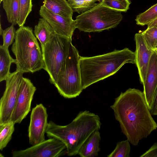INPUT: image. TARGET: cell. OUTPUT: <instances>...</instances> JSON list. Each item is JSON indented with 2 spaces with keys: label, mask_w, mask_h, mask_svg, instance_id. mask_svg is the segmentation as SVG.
Segmentation results:
<instances>
[{
  "label": "cell",
  "mask_w": 157,
  "mask_h": 157,
  "mask_svg": "<svg viewBox=\"0 0 157 157\" xmlns=\"http://www.w3.org/2000/svg\"><path fill=\"white\" fill-rule=\"evenodd\" d=\"M16 59L10 55L8 49L2 45L0 46V82L6 80L10 74V68L12 63H15Z\"/></svg>",
  "instance_id": "18"
},
{
  "label": "cell",
  "mask_w": 157,
  "mask_h": 157,
  "mask_svg": "<svg viewBox=\"0 0 157 157\" xmlns=\"http://www.w3.org/2000/svg\"><path fill=\"white\" fill-rule=\"evenodd\" d=\"M14 25L12 24L10 26L3 30L0 34L2 35L3 40L2 45L6 48L13 43L15 39L16 30L14 27Z\"/></svg>",
  "instance_id": "27"
},
{
  "label": "cell",
  "mask_w": 157,
  "mask_h": 157,
  "mask_svg": "<svg viewBox=\"0 0 157 157\" xmlns=\"http://www.w3.org/2000/svg\"><path fill=\"white\" fill-rule=\"evenodd\" d=\"M130 151L129 142L127 140L118 142L114 150L107 157H129Z\"/></svg>",
  "instance_id": "24"
},
{
  "label": "cell",
  "mask_w": 157,
  "mask_h": 157,
  "mask_svg": "<svg viewBox=\"0 0 157 157\" xmlns=\"http://www.w3.org/2000/svg\"><path fill=\"white\" fill-rule=\"evenodd\" d=\"M80 57L78 50L71 43L68 56L54 84L59 94L65 98H75L83 90L79 65Z\"/></svg>",
  "instance_id": "6"
},
{
  "label": "cell",
  "mask_w": 157,
  "mask_h": 157,
  "mask_svg": "<svg viewBox=\"0 0 157 157\" xmlns=\"http://www.w3.org/2000/svg\"><path fill=\"white\" fill-rule=\"evenodd\" d=\"M142 33L147 45L154 50L155 44L157 41V27L147 28Z\"/></svg>",
  "instance_id": "26"
},
{
  "label": "cell",
  "mask_w": 157,
  "mask_h": 157,
  "mask_svg": "<svg viewBox=\"0 0 157 157\" xmlns=\"http://www.w3.org/2000/svg\"><path fill=\"white\" fill-rule=\"evenodd\" d=\"M101 125L98 115L85 110L79 112L66 125H59L50 121L45 132L48 137L57 139L65 144L68 156H75L86 139L95 130L99 129Z\"/></svg>",
  "instance_id": "2"
},
{
  "label": "cell",
  "mask_w": 157,
  "mask_h": 157,
  "mask_svg": "<svg viewBox=\"0 0 157 157\" xmlns=\"http://www.w3.org/2000/svg\"><path fill=\"white\" fill-rule=\"evenodd\" d=\"M157 26V25H156V26Z\"/></svg>",
  "instance_id": "34"
},
{
  "label": "cell",
  "mask_w": 157,
  "mask_h": 157,
  "mask_svg": "<svg viewBox=\"0 0 157 157\" xmlns=\"http://www.w3.org/2000/svg\"><path fill=\"white\" fill-rule=\"evenodd\" d=\"M2 0H0V3H1V2H2Z\"/></svg>",
  "instance_id": "32"
},
{
  "label": "cell",
  "mask_w": 157,
  "mask_h": 157,
  "mask_svg": "<svg viewBox=\"0 0 157 157\" xmlns=\"http://www.w3.org/2000/svg\"><path fill=\"white\" fill-rule=\"evenodd\" d=\"M157 25V18L147 25V28H150Z\"/></svg>",
  "instance_id": "30"
},
{
  "label": "cell",
  "mask_w": 157,
  "mask_h": 157,
  "mask_svg": "<svg viewBox=\"0 0 157 157\" xmlns=\"http://www.w3.org/2000/svg\"><path fill=\"white\" fill-rule=\"evenodd\" d=\"M110 108L122 132L134 146L137 145L157 128L143 92L139 90L129 88L121 92Z\"/></svg>",
  "instance_id": "1"
},
{
  "label": "cell",
  "mask_w": 157,
  "mask_h": 157,
  "mask_svg": "<svg viewBox=\"0 0 157 157\" xmlns=\"http://www.w3.org/2000/svg\"><path fill=\"white\" fill-rule=\"evenodd\" d=\"M140 157H157V143H154L147 151Z\"/></svg>",
  "instance_id": "28"
},
{
  "label": "cell",
  "mask_w": 157,
  "mask_h": 157,
  "mask_svg": "<svg viewBox=\"0 0 157 157\" xmlns=\"http://www.w3.org/2000/svg\"><path fill=\"white\" fill-rule=\"evenodd\" d=\"M43 5L52 12L66 17H72L73 11L66 0H43Z\"/></svg>",
  "instance_id": "17"
},
{
  "label": "cell",
  "mask_w": 157,
  "mask_h": 157,
  "mask_svg": "<svg viewBox=\"0 0 157 157\" xmlns=\"http://www.w3.org/2000/svg\"><path fill=\"white\" fill-rule=\"evenodd\" d=\"M2 2L8 22L14 25L17 24L19 0H2Z\"/></svg>",
  "instance_id": "19"
},
{
  "label": "cell",
  "mask_w": 157,
  "mask_h": 157,
  "mask_svg": "<svg viewBox=\"0 0 157 157\" xmlns=\"http://www.w3.org/2000/svg\"><path fill=\"white\" fill-rule=\"evenodd\" d=\"M71 38L56 33L45 45L41 46L44 67L48 73L49 81L54 84L61 67L69 53Z\"/></svg>",
  "instance_id": "7"
},
{
  "label": "cell",
  "mask_w": 157,
  "mask_h": 157,
  "mask_svg": "<svg viewBox=\"0 0 157 157\" xmlns=\"http://www.w3.org/2000/svg\"><path fill=\"white\" fill-rule=\"evenodd\" d=\"M74 12L79 14L84 13L95 6L98 0H66Z\"/></svg>",
  "instance_id": "23"
},
{
  "label": "cell",
  "mask_w": 157,
  "mask_h": 157,
  "mask_svg": "<svg viewBox=\"0 0 157 157\" xmlns=\"http://www.w3.org/2000/svg\"><path fill=\"white\" fill-rule=\"evenodd\" d=\"M154 50L155 51H157V41L155 44Z\"/></svg>",
  "instance_id": "31"
},
{
  "label": "cell",
  "mask_w": 157,
  "mask_h": 157,
  "mask_svg": "<svg viewBox=\"0 0 157 157\" xmlns=\"http://www.w3.org/2000/svg\"><path fill=\"white\" fill-rule=\"evenodd\" d=\"M33 33L41 46L45 45L56 34L50 25L42 18H39L37 24L35 25Z\"/></svg>",
  "instance_id": "16"
},
{
  "label": "cell",
  "mask_w": 157,
  "mask_h": 157,
  "mask_svg": "<svg viewBox=\"0 0 157 157\" xmlns=\"http://www.w3.org/2000/svg\"><path fill=\"white\" fill-rule=\"evenodd\" d=\"M100 2L109 8L125 12L129 9L131 3L129 0H101Z\"/></svg>",
  "instance_id": "25"
},
{
  "label": "cell",
  "mask_w": 157,
  "mask_h": 157,
  "mask_svg": "<svg viewBox=\"0 0 157 157\" xmlns=\"http://www.w3.org/2000/svg\"><path fill=\"white\" fill-rule=\"evenodd\" d=\"M156 18L157 3L137 15L135 20L137 25L144 26L148 25Z\"/></svg>",
  "instance_id": "21"
},
{
  "label": "cell",
  "mask_w": 157,
  "mask_h": 157,
  "mask_svg": "<svg viewBox=\"0 0 157 157\" xmlns=\"http://www.w3.org/2000/svg\"><path fill=\"white\" fill-rule=\"evenodd\" d=\"M143 86V92L146 102L151 111L157 89V54L155 51L154 52L150 59Z\"/></svg>",
  "instance_id": "14"
},
{
  "label": "cell",
  "mask_w": 157,
  "mask_h": 157,
  "mask_svg": "<svg viewBox=\"0 0 157 157\" xmlns=\"http://www.w3.org/2000/svg\"><path fill=\"white\" fill-rule=\"evenodd\" d=\"M36 88L28 78L23 77L18 88L17 97L11 121L20 123L31 110L33 96Z\"/></svg>",
  "instance_id": "10"
},
{
  "label": "cell",
  "mask_w": 157,
  "mask_h": 157,
  "mask_svg": "<svg viewBox=\"0 0 157 157\" xmlns=\"http://www.w3.org/2000/svg\"><path fill=\"white\" fill-rule=\"evenodd\" d=\"M99 129L94 132L80 148L78 155L81 157H94L98 155L100 150L99 142L101 140Z\"/></svg>",
  "instance_id": "15"
},
{
  "label": "cell",
  "mask_w": 157,
  "mask_h": 157,
  "mask_svg": "<svg viewBox=\"0 0 157 157\" xmlns=\"http://www.w3.org/2000/svg\"><path fill=\"white\" fill-rule=\"evenodd\" d=\"M155 52H156V53H157V51H155Z\"/></svg>",
  "instance_id": "33"
},
{
  "label": "cell",
  "mask_w": 157,
  "mask_h": 157,
  "mask_svg": "<svg viewBox=\"0 0 157 157\" xmlns=\"http://www.w3.org/2000/svg\"><path fill=\"white\" fill-rule=\"evenodd\" d=\"M151 111V114L153 115H157V89L155 92Z\"/></svg>",
  "instance_id": "29"
},
{
  "label": "cell",
  "mask_w": 157,
  "mask_h": 157,
  "mask_svg": "<svg viewBox=\"0 0 157 157\" xmlns=\"http://www.w3.org/2000/svg\"><path fill=\"white\" fill-rule=\"evenodd\" d=\"M123 18L121 12L103 5L101 2L76 17V29L85 32H101L116 27Z\"/></svg>",
  "instance_id": "5"
},
{
  "label": "cell",
  "mask_w": 157,
  "mask_h": 157,
  "mask_svg": "<svg viewBox=\"0 0 157 157\" xmlns=\"http://www.w3.org/2000/svg\"><path fill=\"white\" fill-rule=\"evenodd\" d=\"M66 147L60 140L51 138L26 149L14 151L13 157H58L66 153Z\"/></svg>",
  "instance_id": "9"
},
{
  "label": "cell",
  "mask_w": 157,
  "mask_h": 157,
  "mask_svg": "<svg viewBox=\"0 0 157 157\" xmlns=\"http://www.w3.org/2000/svg\"><path fill=\"white\" fill-rule=\"evenodd\" d=\"M15 124L11 121L0 125V150L2 151L12 138Z\"/></svg>",
  "instance_id": "20"
},
{
  "label": "cell",
  "mask_w": 157,
  "mask_h": 157,
  "mask_svg": "<svg viewBox=\"0 0 157 157\" xmlns=\"http://www.w3.org/2000/svg\"><path fill=\"white\" fill-rule=\"evenodd\" d=\"M135 52L128 48L92 57L80 56L81 83L85 89L116 73L124 64H136Z\"/></svg>",
  "instance_id": "3"
},
{
  "label": "cell",
  "mask_w": 157,
  "mask_h": 157,
  "mask_svg": "<svg viewBox=\"0 0 157 157\" xmlns=\"http://www.w3.org/2000/svg\"><path fill=\"white\" fill-rule=\"evenodd\" d=\"M41 18L47 21L56 33L65 37L71 38L76 29L75 20L72 17H66L55 14L41 6L39 11Z\"/></svg>",
  "instance_id": "12"
},
{
  "label": "cell",
  "mask_w": 157,
  "mask_h": 157,
  "mask_svg": "<svg viewBox=\"0 0 157 157\" xmlns=\"http://www.w3.org/2000/svg\"><path fill=\"white\" fill-rule=\"evenodd\" d=\"M47 109L42 104L33 108L28 132L29 143L33 145L45 140V134L48 123Z\"/></svg>",
  "instance_id": "11"
},
{
  "label": "cell",
  "mask_w": 157,
  "mask_h": 157,
  "mask_svg": "<svg viewBox=\"0 0 157 157\" xmlns=\"http://www.w3.org/2000/svg\"><path fill=\"white\" fill-rule=\"evenodd\" d=\"M23 74L16 70L11 73L5 80V90L0 100V125L11 121Z\"/></svg>",
  "instance_id": "8"
},
{
  "label": "cell",
  "mask_w": 157,
  "mask_h": 157,
  "mask_svg": "<svg viewBox=\"0 0 157 157\" xmlns=\"http://www.w3.org/2000/svg\"><path fill=\"white\" fill-rule=\"evenodd\" d=\"M32 0H19L17 24L20 27L24 25L29 15L32 10Z\"/></svg>",
  "instance_id": "22"
},
{
  "label": "cell",
  "mask_w": 157,
  "mask_h": 157,
  "mask_svg": "<svg viewBox=\"0 0 157 157\" xmlns=\"http://www.w3.org/2000/svg\"><path fill=\"white\" fill-rule=\"evenodd\" d=\"M11 50L16 57L17 71L33 73L44 69L42 51L32 28L23 25L16 30Z\"/></svg>",
  "instance_id": "4"
},
{
  "label": "cell",
  "mask_w": 157,
  "mask_h": 157,
  "mask_svg": "<svg viewBox=\"0 0 157 157\" xmlns=\"http://www.w3.org/2000/svg\"><path fill=\"white\" fill-rule=\"evenodd\" d=\"M134 39L136 45L135 52L136 64L138 70L140 82L143 85L150 59L155 51L147 45L142 33H136Z\"/></svg>",
  "instance_id": "13"
}]
</instances>
